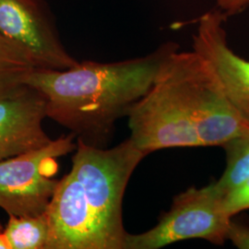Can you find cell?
<instances>
[{
  "label": "cell",
  "mask_w": 249,
  "mask_h": 249,
  "mask_svg": "<svg viewBox=\"0 0 249 249\" xmlns=\"http://www.w3.org/2000/svg\"><path fill=\"white\" fill-rule=\"evenodd\" d=\"M224 193L215 184L190 187L175 196L158 223L138 234L126 233L124 249H158L179 241L203 239L223 246L231 222L223 206Z\"/></svg>",
  "instance_id": "5"
},
{
  "label": "cell",
  "mask_w": 249,
  "mask_h": 249,
  "mask_svg": "<svg viewBox=\"0 0 249 249\" xmlns=\"http://www.w3.org/2000/svg\"><path fill=\"white\" fill-rule=\"evenodd\" d=\"M46 100L37 89L25 85L0 97V160L46 146L53 140L45 133Z\"/></svg>",
  "instance_id": "9"
},
{
  "label": "cell",
  "mask_w": 249,
  "mask_h": 249,
  "mask_svg": "<svg viewBox=\"0 0 249 249\" xmlns=\"http://www.w3.org/2000/svg\"><path fill=\"white\" fill-rule=\"evenodd\" d=\"M36 69L21 47L0 34V97L25 86L29 75Z\"/></svg>",
  "instance_id": "11"
},
{
  "label": "cell",
  "mask_w": 249,
  "mask_h": 249,
  "mask_svg": "<svg viewBox=\"0 0 249 249\" xmlns=\"http://www.w3.org/2000/svg\"><path fill=\"white\" fill-rule=\"evenodd\" d=\"M223 206L231 218L240 212L249 210V178L224 195Z\"/></svg>",
  "instance_id": "14"
},
{
  "label": "cell",
  "mask_w": 249,
  "mask_h": 249,
  "mask_svg": "<svg viewBox=\"0 0 249 249\" xmlns=\"http://www.w3.org/2000/svg\"><path fill=\"white\" fill-rule=\"evenodd\" d=\"M45 213L49 227L45 249H96L83 189L72 170L58 180Z\"/></svg>",
  "instance_id": "10"
},
{
  "label": "cell",
  "mask_w": 249,
  "mask_h": 249,
  "mask_svg": "<svg viewBox=\"0 0 249 249\" xmlns=\"http://www.w3.org/2000/svg\"><path fill=\"white\" fill-rule=\"evenodd\" d=\"M48 231L46 213L36 216L9 214L5 236L10 249H45Z\"/></svg>",
  "instance_id": "12"
},
{
  "label": "cell",
  "mask_w": 249,
  "mask_h": 249,
  "mask_svg": "<svg viewBox=\"0 0 249 249\" xmlns=\"http://www.w3.org/2000/svg\"><path fill=\"white\" fill-rule=\"evenodd\" d=\"M226 18L218 9L203 14L193 36V50L211 64L231 104L249 124V60L228 45Z\"/></svg>",
  "instance_id": "8"
},
{
  "label": "cell",
  "mask_w": 249,
  "mask_h": 249,
  "mask_svg": "<svg viewBox=\"0 0 249 249\" xmlns=\"http://www.w3.org/2000/svg\"><path fill=\"white\" fill-rule=\"evenodd\" d=\"M0 34L21 47L36 69L64 71L79 63L64 47L43 0H0Z\"/></svg>",
  "instance_id": "7"
},
{
  "label": "cell",
  "mask_w": 249,
  "mask_h": 249,
  "mask_svg": "<svg viewBox=\"0 0 249 249\" xmlns=\"http://www.w3.org/2000/svg\"><path fill=\"white\" fill-rule=\"evenodd\" d=\"M166 57L151 89L126 115L128 139L147 155L163 149L201 146L178 82L165 62Z\"/></svg>",
  "instance_id": "4"
},
{
  "label": "cell",
  "mask_w": 249,
  "mask_h": 249,
  "mask_svg": "<svg viewBox=\"0 0 249 249\" xmlns=\"http://www.w3.org/2000/svg\"><path fill=\"white\" fill-rule=\"evenodd\" d=\"M227 239L238 249H249V226L231 220L226 233Z\"/></svg>",
  "instance_id": "15"
},
{
  "label": "cell",
  "mask_w": 249,
  "mask_h": 249,
  "mask_svg": "<svg viewBox=\"0 0 249 249\" xmlns=\"http://www.w3.org/2000/svg\"><path fill=\"white\" fill-rule=\"evenodd\" d=\"M165 62L178 82L201 146H223L245 132L249 124L228 98L211 64L194 50L167 55Z\"/></svg>",
  "instance_id": "3"
},
{
  "label": "cell",
  "mask_w": 249,
  "mask_h": 249,
  "mask_svg": "<svg viewBox=\"0 0 249 249\" xmlns=\"http://www.w3.org/2000/svg\"><path fill=\"white\" fill-rule=\"evenodd\" d=\"M249 7V0H217V9L226 17L236 15Z\"/></svg>",
  "instance_id": "16"
},
{
  "label": "cell",
  "mask_w": 249,
  "mask_h": 249,
  "mask_svg": "<svg viewBox=\"0 0 249 249\" xmlns=\"http://www.w3.org/2000/svg\"><path fill=\"white\" fill-rule=\"evenodd\" d=\"M147 156L127 139L111 149L78 140L71 170L89 209L96 249H124L123 197L139 163Z\"/></svg>",
  "instance_id": "2"
},
{
  "label": "cell",
  "mask_w": 249,
  "mask_h": 249,
  "mask_svg": "<svg viewBox=\"0 0 249 249\" xmlns=\"http://www.w3.org/2000/svg\"><path fill=\"white\" fill-rule=\"evenodd\" d=\"M222 147L226 153V168L215 184L225 195L249 178V128Z\"/></svg>",
  "instance_id": "13"
},
{
  "label": "cell",
  "mask_w": 249,
  "mask_h": 249,
  "mask_svg": "<svg viewBox=\"0 0 249 249\" xmlns=\"http://www.w3.org/2000/svg\"><path fill=\"white\" fill-rule=\"evenodd\" d=\"M75 138L62 136L41 149L0 160V208L16 216L45 213L58 183L57 159L76 148Z\"/></svg>",
  "instance_id": "6"
},
{
  "label": "cell",
  "mask_w": 249,
  "mask_h": 249,
  "mask_svg": "<svg viewBox=\"0 0 249 249\" xmlns=\"http://www.w3.org/2000/svg\"><path fill=\"white\" fill-rule=\"evenodd\" d=\"M0 249H10L8 241L5 236V227L1 224V223H0Z\"/></svg>",
  "instance_id": "17"
},
{
  "label": "cell",
  "mask_w": 249,
  "mask_h": 249,
  "mask_svg": "<svg viewBox=\"0 0 249 249\" xmlns=\"http://www.w3.org/2000/svg\"><path fill=\"white\" fill-rule=\"evenodd\" d=\"M178 45L168 43L133 59L79 62L64 71L36 69L26 85L46 100V116L90 146L105 148L116 121L151 89L160 65Z\"/></svg>",
  "instance_id": "1"
}]
</instances>
